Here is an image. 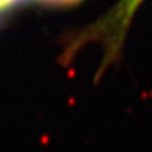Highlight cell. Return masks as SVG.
I'll return each instance as SVG.
<instances>
[{
    "label": "cell",
    "mask_w": 152,
    "mask_h": 152,
    "mask_svg": "<svg viewBox=\"0 0 152 152\" xmlns=\"http://www.w3.org/2000/svg\"><path fill=\"white\" fill-rule=\"evenodd\" d=\"M42 3H46L48 5H58V7H66V5H74L79 3L80 0H41Z\"/></svg>",
    "instance_id": "cell-2"
},
{
    "label": "cell",
    "mask_w": 152,
    "mask_h": 152,
    "mask_svg": "<svg viewBox=\"0 0 152 152\" xmlns=\"http://www.w3.org/2000/svg\"><path fill=\"white\" fill-rule=\"evenodd\" d=\"M19 1H23V0H0V12L5 10V9H8L9 7H12Z\"/></svg>",
    "instance_id": "cell-3"
},
{
    "label": "cell",
    "mask_w": 152,
    "mask_h": 152,
    "mask_svg": "<svg viewBox=\"0 0 152 152\" xmlns=\"http://www.w3.org/2000/svg\"><path fill=\"white\" fill-rule=\"evenodd\" d=\"M141 1L142 0H123L121 3L113 18V24H117L119 31H123L124 27L129 23L131 17L133 15L136 8L141 4Z\"/></svg>",
    "instance_id": "cell-1"
}]
</instances>
